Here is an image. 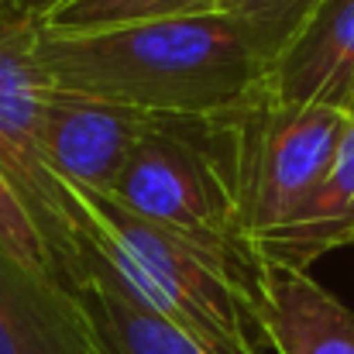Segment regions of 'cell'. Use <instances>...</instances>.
<instances>
[{"label":"cell","mask_w":354,"mask_h":354,"mask_svg":"<svg viewBox=\"0 0 354 354\" xmlns=\"http://www.w3.org/2000/svg\"><path fill=\"white\" fill-rule=\"evenodd\" d=\"M296 24L203 10L100 31L41 28L38 55L52 86L155 118H217L268 86Z\"/></svg>","instance_id":"obj_1"},{"label":"cell","mask_w":354,"mask_h":354,"mask_svg":"<svg viewBox=\"0 0 354 354\" xmlns=\"http://www.w3.org/2000/svg\"><path fill=\"white\" fill-rule=\"evenodd\" d=\"M69 227V279H100L169 317L214 354H261L258 268L165 231L111 196L59 183Z\"/></svg>","instance_id":"obj_2"},{"label":"cell","mask_w":354,"mask_h":354,"mask_svg":"<svg viewBox=\"0 0 354 354\" xmlns=\"http://www.w3.org/2000/svg\"><path fill=\"white\" fill-rule=\"evenodd\" d=\"M351 114L282 104L268 86L227 114L210 118L214 145L244 244L289 221L327 176Z\"/></svg>","instance_id":"obj_3"},{"label":"cell","mask_w":354,"mask_h":354,"mask_svg":"<svg viewBox=\"0 0 354 354\" xmlns=\"http://www.w3.org/2000/svg\"><path fill=\"white\" fill-rule=\"evenodd\" d=\"M107 196L165 231L254 265L231 217L210 118H162L134 145Z\"/></svg>","instance_id":"obj_4"},{"label":"cell","mask_w":354,"mask_h":354,"mask_svg":"<svg viewBox=\"0 0 354 354\" xmlns=\"http://www.w3.org/2000/svg\"><path fill=\"white\" fill-rule=\"evenodd\" d=\"M41 14L24 0H0V169L24 196L69 279V227L59 179L41 158V104L48 76L38 55ZM73 286V279H69Z\"/></svg>","instance_id":"obj_5"},{"label":"cell","mask_w":354,"mask_h":354,"mask_svg":"<svg viewBox=\"0 0 354 354\" xmlns=\"http://www.w3.org/2000/svg\"><path fill=\"white\" fill-rule=\"evenodd\" d=\"M162 118L52 86L41 104V158L59 183L107 196L134 145Z\"/></svg>","instance_id":"obj_6"},{"label":"cell","mask_w":354,"mask_h":354,"mask_svg":"<svg viewBox=\"0 0 354 354\" xmlns=\"http://www.w3.org/2000/svg\"><path fill=\"white\" fill-rule=\"evenodd\" d=\"M268 93L282 104L354 107V0H317L268 73Z\"/></svg>","instance_id":"obj_7"},{"label":"cell","mask_w":354,"mask_h":354,"mask_svg":"<svg viewBox=\"0 0 354 354\" xmlns=\"http://www.w3.org/2000/svg\"><path fill=\"white\" fill-rule=\"evenodd\" d=\"M354 231V118L337 145V155L327 176L299 203V210L272 231H261L248 241L254 268H296L310 272L324 254L348 248Z\"/></svg>","instance_id":"obj_8"},{"label":"cell","mask_w":354,"mask_h":354,"mask_svg":"<svg viewBox=\"0 0 354 354\" xmlns=\"http://www.w3.org/2000/svg\"><path fill=\"white\" fill-rule=\"evenodd\" d=\"M258 324L279 354H354V313L310 272L258 268Z\"/></svg>","instance_id":"obj_9"},{"label":"cell","mask_w":354,"mask_h":354,"mask_svg":"<svg viewBox=\"0 0 354 354\" xmlns=\"http://www.w3.org/2000/svg\"><path fill=\"white\" fill-rule=\"evenodd\" d=\"M0 354H104L73 289L0 258Z\"/></svg>","instance_id":"obj_10"},{"label":"cell","mask_w":354,"mask_h":354,"mask_svg":"<svg viewBox=\"0 0 354 354\" xmlns=\"http://www.w3.org/2000/svg\"><path fill=\"white\" fill-rule=\"evenodd\" d=\"M104 354H214L169 317L134 303L100 279H83L76 289Z\"/></svg>","instance_id":"obj_11"},{"label":"cell","mask_w":354,"mask_h":354,"mask_svg":"<svg viewBox=\"0 0 354 354\" xmlns=\"http://www.w3.org/2000/svg\"><path fill=\"white\" fill-rule=\"evenodd\" d=\"M217 0H59L41 14L45 31H100L179 14L214 10Z\"/></svg>","instance_id":"obj_12"},{"label":"cell","mask_w":354,"mask_h":354,"mask_svg":"<svg viewBox=\"0 0 354 354\" xmlns=\"http://www.w3.org/2000/svg\"><path fill=\"white\" fill-rule=\"evenodd\" d=\"M0 258H7L14 268H21L24 275L38 282L73 289L55 251L41 234L35 214L28 210L24 196L17 193V186L7 179L3 169H0Z\"/></svg>","instance_id":"obj_13"},{"label":"cell","mask_w":354,"mask_h":354,"mask_svg":"<svg viewBox=\"0 0 354 354\" xmlns=\"http://www.w3.org/2000/svg\"><path fill=\"white\" fill-rule=\"evenodd\" d=\"M317 0H217L214 10L248 14V17H279V21H303V14Z\"/></svg>","instance_id":"obj_14"},{"label":"cell","mask_w":354,"mask_h":354,"mask_svg":"<svg viewBox=\"0 0 354 354\" xmlns=\"http://www.w3.org/2000/svg\"><path fill=\"white\" fill-rule=\"evenodd\" d=\"M24 3H28V7H35L38 14H45V10H48L52 3H59V0H24Z\"/></svg>","instance_id":"obj_15"},{"label":"cell","mask_w":354,"mask_h":354,"mask_svg":"<svg viewBox=\"0 0 354 354\" xmlns=\"http://www.w3.org/2000/svg\"><path fill=\"white\" fill-rule=\"evenodd\" d=\"M348 248H354V231H351V237H348Z\"/></svg>","instance_id":"obj_16"},{"label":"cell","mask_w":354,"mask_h":354,"mask_svg":"<svg viewBox=\"0 0 354 354\" xmlns=\"http://www.w3.org/2000/svg\"><path fill=\"white\" fill-rule=\"evenodd\" d=\"M351 118H354V107H351Z\"/></svg>","instance_id":"obj_17"}]
</instances>
